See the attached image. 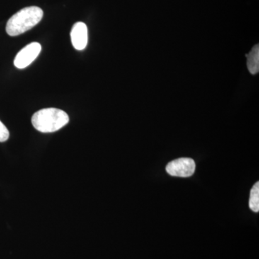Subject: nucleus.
Wrapping results in <instances>:
<instances>
[{"label": "nucleus", "mask_w": 259, "mask_h": 259, "mask_svg": "<svg viewBox=\"0 0 259 259\" xmlns=\"http://www.w3.org/2000/svg\"><path fill=\"white\" fill-rule=\"evenodd\" d=\"M247 66L252 74H255L259 71V47L255 45L249 54L247 55Z\"/></svg>", "instance_id": "423d86ee"}, {"label": "nucleus", "mask_w": 259, "mask_h": 259, "mask_svg": "<svg viewBox=\"0 0 259 259\" xmlns=\"http://www.w3.org/2000/svg\"><path fill=\"white\" fill-rule=\"evenodd\" d=\"M10 133L6 126L0 120V142H5L9 139Z\"/></svg>", "instance_id": "6e6552de"}, {"label": "nucleus", "mask_w": 259, "mask_h": 259, "mask_svg": "<svg viewBox=\"0 0 259 259\" xmlns=\"http://www.w3.org/2000/svg\"><path fill=\"white\" fill-rule=\"evenodd\" d=\"M166 170L171 176L190 177L195 171V163L192 158H181L168 163Z\"/></svg>", "instance_id": "7ed1b4c3"}, {"label": "nucleus", "mask_w": 259, "mask_h": 259, "mask_svg": "<svg viewBox=\"0 0 259 259\" xmlns=\"http://www.w3.org/2000/svg\"><path fill=\"white\" fill-rule=\"evenodd\" d=\"M44 16L41 8L28 7L20 10L8 20L6 32L10 36H17L28 31L40 23Z\"/></svg>", "instance_id": "f257e3e1"}, {"label": "nucleus", "mask_w": 259, "mask_h": 259, "mask_svg": "<svg viewBox=\"0 0 259 259\" xmlns=\"http://www.w3.org/2000/svg\"><path fill=\"white\" fill-rule=\"evenodd\" d=\"M40 51L41 46L38 42H33L28 44L17 54L14 61L15 66L20 69L28 67L32 61L36 59Z\"/></svg>", "instance_id": "20e7f679"}, {"label": "nucleus", "mask_w": 259, "mask_h": 259, "mask_svg": "<svg viewBox=\"0 0 259 259\" xmlns=\"http://www.w3.org/2000/svg\"><path fill=\"white\" fill-rule=\"evenodd\" d=\"M249 207L252 211H259V182H256L250 190Z\"/></svg>", "instance_id": "0eeeda50"}, {"label": "nucleus", "mask_w": 259, "mask_h": 259, "mask_svg": "<svg viewBox=\"0 0 259 259\" xmlns=\"http://www.w3.org/2000/svg\"><path fill=\"white\" fill-rule=\"evenodd\" d=\"M71 39L73 47L78 51H82L88 42V29L86 24L78 22L74 24L71 31Z\"/></svg>", "instance_id": "39448f33"}, {"label": "nucleus", "mask_w": 259, "mask_h": 259, "mask_svg": "<svg viewBox=\"0 0 259 259\" xmlns=\"http://www.w3.org/2000/svg\"><path fill=\"white\" fill-rule=\"evenodd\" d=\"M69 121L67 113L57 108L42 109L35 112L32 117L33 127L44 134L59 131L64 127Z\"/></svg>", "instance_id": "f03ea898"}]
</instances>
